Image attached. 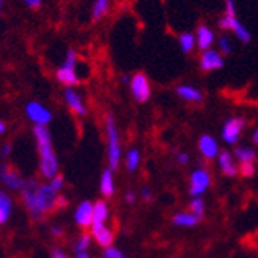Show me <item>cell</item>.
<instances>
[{"mask_svg": "<svg viewBox=\"0 0 258 258\" xmlns=\"http://www.w3.org/2000/svg\"><path fill=\"white\" fill-rule=\"evenodd\" d=\"M21 195L30 216L35 220H40L46 212L52 211L57 205V194L51 188V185H38L35 179H27L24 188L21 190Z\"/></svg>", "mask_w": 258, "mask_h": 258, "instance_id": "1", "label": "cell"}, {"mask_svg": "<svg viewBox=\"0 0 258 258\" xmlns=\"http://www.w3.org/2000/svg\"><path fill=\"white\" fill-rule=\"evenodd\" d=\"M37 140V148L40 154V171L41 176L51 179L59 174V162L55 157L54 148H52V140H51V132L46 125H35L33 128Z\"/></svg>", "mask_w": 258, "mask_h": 258, "instance_id": "2", "label": "cell"}, {"mask_svg": "<svg viewBox=\"0 0 258 258\" xmlns=\"http://www.w3.org/2000/svg\"><path fill=\"white\" fill-rule=\"evenodd\" d=\"M106 141H108V166L111 171H116L120 165V157H122V149H120V137L117 124L113 114L106 116Z\"/></svg>", "mask_w": 258, "mask_h": 258, "instance_id": "3", "label": "cell"}, {"mask_svg": "<svg viewBox=\"0 0 258 258\" xmlns=\"http://www.w3.org/2000/svg\"><path fill=\"white\" fill-rule=\"evenodd\" d=\"M76 63H78V55L73 49L67 51V55L62 62V65L55 72V78L57 81L67 87H73L80 83V76L76 73Z\"/></svg>", "mask_w": 258, "mask_h": 258, "instance_id": "4", "label": "cell"}, {"mask_svg": "<svg viewBox=\"0 0 258 258\" xmlns=\"http://www.w3.org/2000/svg\"><path fill=\"white\" fill-rule=\"evenodd\" d=\"M130 92L132 97L137 100L138 103H146L151 98V83L149 78L146 76L144 73H135L130 80Z\"/></svg>", "mask_w": 258, "mask_h": 258, "instance_id": "5", "label": "cell"}, {"mask_svg": "<svg viewBox=\"0 0 258 258\" xmlns=\"http://www.w3.org/2000/svg\"><path fill=\"white\" fill-rule=\"evenodd\" d=\"M219 27L223 29V30H231L234 33V37H236L244 44H247V43L252 41V33H250V30L245 27L236 16H227L225 15L223 18H220Z\"/></svg>", "mask_w": 258, "mask_h": 258, "instance_id": "6", "label": "cell"}, {"mask_svg": "<svg viewBox=\"0 0 258 258\" xmlns=\"http://www.w3.org/2000/svg\"><path fill=\"white\" fill-rule=\"evenodd\" d=\"M244 127H245L244 117H238V116L228 117L222 127V140L227 144H238L244 132Z\"/></svg>", "mask_w": 258, "mask_h": 258, "instance_id": "7", "label": "cell"}, {"mask_svg": "<svg viewBox=\"0 0 258 258\" xmlns=\"http://www.w3.org/2000/svg\"><path fill=\"white\" fill-rule=\"evenodd\" d=\"M211 187V174L206 168H198L190 174V195L198 198L206 194V190Z\"/></svg>", "mask_w": 258, "mask_h": 258, "instance_id": "8", "label": "cell"}, {"mask_svg": "<svg viewBox=\"0 0 258 258\" xmlns=\"http://www.w3.org/2000/svg\"><path fill=\"white\" fill-rule=\"evenodd\" d=\"M26 116L35 125H48L52 120V113L40 102H29L26 105Z\"/></svg>", "mask_w": 258, "mask_h": 258, "instance_id": "9", "label": "cell"}, {"mask_svg": "<svg viewBox=\"0 0 258 258\" xmlns=\"http://www.w3.org/2000/svg\"><path fill=\"white\" fill-rule=\"evenodd\" d=\"M225 65V60H223V55L216 51V49H208L203 51L200 55V69L203 72H216L223 69Z\"/></svg>", "mask_w": 258, "mask_h": 258, "instance_id": "10", "label": "cell"}, {"mask_svg": "<svg viewBox=\"0 0 258 258\" xmlns=\"http://www.w3.org/2000/svg\"><path fill=\"white\" fill-rule=\"evenodd\" d=\"M92 219H94V203L91 201H81L75 211V222L78 227L89 228L92 227Z\"/></svg>", "mask_w": 258, "mask_h": 258, "instance_id": "11", "label": "cell"}, {"mask_svg": "<svg viewBox=\"0 0 258 258\" xmlns=\"http://www.w3.org/2000/svg\"><path fill=\"white\" fill-rule=\"evenodd\" d=\"M63 100L67 106H69L76 116H86L87 114V109H86V105H84V100L83 97L78 94L75 89L72 87H67L63 91Z\"/></svg>", "mask_w": 258, "mask_h": 258, "instance_id": "12", "label": "cell"}, {"mask_svg": "<svg viewBox=\"0 0 258 258\" xmlns=\"http://www.w3.org/2000/svg\"><path fill=\"white\" fill-rule=\"evenodd\" d=\"M0 179H2V182L10 190H19V192L24 188V184H26V181L19 176V173H16L15 170H11V168L7 166V165L0 166Z\"/></svg>", "mask_w": 258, "mask_h": 258, "instance_id": "13", "label": "cell"}, {"mask_svg": "<svg viewBox=\"0 0 258 258\" xmlns=\"http://www.w3.org/2000/svg\"><path fill=\"white\" fill-rule=\"evenodd\" d=\"M198 149H200L201 155L208 160L216 159V157H219V154H220L219 143L214 137H211V135H201L198 140Z\"/></svg>", "mask_w": 258, "mask_h": 258, "instance_id": "14", "label": "cell"}, {"mask_svg": "<svg viewBox=\"0 0 258 258\" xmlns=\"http://www.w3.org/2000/svg\"><path fill=\"white\" fill-rule=\"evenodd\" d=\"M219 168L220 171L228 176V177H234L236 174H239V166L236 163V159H234V155L228 151H222L219 154Z\"/></svg>", "mask_w": 258, "mask_h": 258, "instance_id": "15", "label": "cell"}, {"mask_svg": "<svg viewBox=\"0 0 258 258\" xmlns=\"http://www.w3.org/2000/svg\"><path fill=\"white\" fill-rule=\"evenodd\" d=\"M195 38H197V46L201 51H208V49H212V44L216 41V33L209 26L201 24L197 29Z\"/></svg>", "mask_w": 258, "mask_h": 258, "instance_id": "16", "label": "cell"}, {"mask_svg": "<svg viewBox=\"0 0 258 258\" xmlns=\"http://www.w3.org/2000/svg\"><path fill=\"white\" fill-rule=\"evenodd\" d=\"M176 94L179 98L185 100L188 103H200L203 100V92L198 87H194L190 84H179L176 87Z\"/></svg>", "mask_w": 258, "mask_h": 258, "instance_id": "17", "label": "cell"}, {"mask_svg": "<svg viewBox=\"0 0 258 258\" xmlns=\"http://www.w3.org/2000/svg\"><path fill=\"white\" fill-rule=\"evenodd\" d=\"M92 238L97 241L98 245H102V247H111L113 245V241H114V234L111 231L106 225H102V227H92Z\"/></svg>", "mask_w": 258, "mask_h": 258, "instance_id": "18", "label": "cell"}, {"mask_svg": "<svg viewBox=\"0 0 258 258\" xmlns=\"http://www.w3.org/2000/svg\"><path fill=\"white\" fill-rule=\"evenodd\" d=\"M109 217V209L106 201L98 200L94 203V219H92V227H102L106 225V220ZM91 227V228H92Z\"/></svg>", "mask_w": 258, "mask_h": 258, "instance_id": "19", "label": "cell"}, {"mask_svg": "<svg viewBox=\"0 0 258 258\" xmlns=\"http://www.w3.org/2000/svg\"><path fill=\"white\" fill-rule=\"evenodd\" d=\"M100 192H102L103 197L109 198L113 197L114 192H116V185H114V176H113V171L109 170H105L102 173V177H100Z\"/></svg>", "mask_w": 258, "mask_h": 258, "instance_id": "20", "label": "cell"}, {"mask_svg": "<svg viewBox=\"0 0 258 258\" xmlns=\"http://www.w3.org/2000/svg\"><path fill=\"white\" fill-rule=\"evenodd\" d=\"M173 225L174 227H181V228H192L200 222L192 212H177L173 216Z\"/></svg>", "mask_w": 258, "mask_h": 258, "instance_id": "21", "label": "cell"}, {"mask_svg": "<svg viewBox=\"0 0 258 258\" xmlns=\"http://www.w3.org/2000/svg\"><path fill=\"white\" fill-rule=\"evenodd\" d=\"M109 0H94L92 5V11H91V19L94 22L102 21L109 11Z\"/></svg>", "mask_w": 258, "mask_h": 258, "instance_id": "22", "label": "cell"}, {"mask_svg": "<svg viewBox=\"0 0 258 258\" xmlns=\"http://www.w3.org/2000/svg\"><path fill=\"white\" fill-rule=\"evenodd\" d=\"M234 159H236L239 163H249V162H255L256 159V152L253 148H249V146H238L234 149Z\"/></svg>", "mask_w": 258, "mask_h": 258, "instance_id": "23", "label": "cell"}, {"mask_svg": "<svg viewBox=\"0 0 258 258\" xmlns=\"http://www.w3.org/2000/svg\"><path fill=\"white\" fill-rule=\"evenodd\" d=\"M11 208H13L11 198L4 192V190H0V225L7 223V220L10 219Z\"/></svg>", "mask_w": 258, "mask_h": 258, "instance_id": "24", "label": "cell"}, {"mask_svg": "<svg viewBox=\"0 0 258 258\" xmlns=\"http://www.w3.org/2000/svg\"><path fill=\"white\" fill-rule=\"evenodd\" d=\"M177 41H179V48H181V51L184 54L192 52L194 48H195V44H197L195 33H192V32H182L181 35H179Z\"/></svg>", "mask_w": 258, "mask_h": 258, "instance_id": "25", "label": "cell"}, {"mask_svg": "<svg viewBox=\"0 0 258 258\" xmlns=\"http://www.w3.org/2000/svg\"><path fill=\"white\" fill-rule=\"evenodd\" d=\"M140 162H141V154L138 149H130L125 155V166H127V170L130 173L133 171H137L138 170V166H140Z\"/></svg>", "mask_w": 258, "mask_h": 258, "instance_id": "26", "label": "cell"}, {"mask_svg": "<svg viewBox=\"0 0 258 258\" xmlns=\"http://www.w3.org/2000/svg\"><path fill=\"white\" fill-rule=\"evenodd\" d=\"M188 208H190V211H188V212H192V214H194V216H195L198 220L203 219V216H205V211H206V205H205L203 198H201V197H198V198H194L192 201H190Z\"/></svg>", "mask_w": 258, "mask_h": 258, "instance_id": "27", "label": "cell"}, {"mask_svg": "<svg viewBox=\"0 0 258 258\" xmlns=\"http://www.w3.org/2000/svg\"><path fill=\"white\" fill-rule=\"evenodd\" d=\"M217 44H219V52H220L222 55H223V54H225V55L231 54V51H233V43H231L230 37H227V35L219 37Z\"/></svg>", "mask_w": 258, "mask_h": 258, "instance_id": "28", "label": "cell"}, {"mask_svg": "<svg viewBox=\"0 0 258 258\" xmlns=\"http://www.w3.org/2000/svg\"><path fill=\"white\" fill-rule=\"evenodd\" d=\"M91 241H92L91 234H83L75 244V252H86L89 249V245H91Z\"/></svg>", "mask_w": 258, "mask_h": 258, "instance_id": "29", "label": "cell"}, {"mask_svg": "<svg viewBox=\"0 0 258 258\" xmlns=\"http://www.w3.org/2000/svg\"><path fill=\"white\" fill-rule=\"evenodd\" d=\"M239 173L244 177H252L255 174V162H249V163H241L239 165Z\"/></svg>", "mask_w": 258, "mask_h": 258, "instance_id": "30", "label": "cell"}, {"mask_svg": "<svg viewBox=\"0 0 258 258\" xmlns=\"http://www.w3.org/2000/svg\"><path fill=\"white\" fill-rule=\"evenodd\" d=\"M102 258H125V255H124V252L119 250L117 247H113V245H111V247H106L103 250Z\"/></svg>", "mask_w": 258, "mask_h": 258, "instance_id": "31", "label": "cell"}, {"mask_svg": "<svg viewBox=\"0 0 258 258\" xmlns=\"http://www.w3.org/2000/svg\"><path fill=\"white\" fill-rule=\"evenodd\" d=\"M63 184H65V181H63V176H60V174H57V176H54L51 181H49V185H51V188L54 190L55 194H59L60 190L63 188Z\"/></svg>", "mask_w": 258, "mask_h": 258, "instance_id": "32", "label": "cell"}, {"mask_svg": "<svg viewBox=\"0 0 258 258\" xmlns=\"http://www.w3.org/2000/svg\"><path fill=\"white\" fill-rule=\"evenodd\" d=\"M223 5H225L227 16H236V4H234V0H223Z\"/></svg>", "mask_w": 258, "mask_h": 258, "instance_id": "33", "label": "cell"}, {"mask_svg": "<svg viewBox=\"0 0 258 258\" xmlns=\"http://www.w3.org/2000/svg\"><path fill=\"white\" fill-rule=\"evenodd\" d=\"M22 4L30 10H40L43 5V0H22Z\"/></svg>", "mask_w": 258, "mask_h": 258, "instance_id": "34", "label": "cell"}, {"mask_svg": "<svg viewBox=\"0 0 258 258\" xmlns=\"http://www.w3.org/2000/svg\"><path fill=\"white\" fill-rule=\"evenodd\" d=\"M11 154V144L5 143L2 148H0V157H4V159H7V157H10Z\"/></svg>", "mask_w": 258, "mask_h": 258, "instance_id": "35", "label": "cell"}, {"mask_svg": "<svg viewBox=\"0 0 258 258\" xmlns=\"http://www.w3.org/2000/svg\"><path fill=\"white\" fill-rule=\"evenodd\" d=\"M176 160H177V163H179V165H187V163H188V160H190V159H188V154H185V152H179Z\"/></svg>", "mask_w": 258, "mask_h": 258, "instance_id": "36", "label": "cell"}, {"mask_svg": "<svg viewBox=\"0 0 258 258\" xmlns=\"http://www.w3.org/2000/svg\"><path fill=\"white\" fill-rule=\"evenodd\" d=\"M141 197H143L146 201H151V200H152L151 188H149V187H143V188H141Z\"/></svg>", "mask_w": 258, "mask_h": 258, "instance_id": "37", "label": "cell"}, {"mask_svg": "<svg viewBox=\"0 0 258 258\" xmlns=\"http://www.w3.org/2000/svg\"><path fill=\"white\" fill-rule=\"evenodd\" d=\"M135 200H137V195H135L133 192H127L125 194V201L128 205H133L135 203Z\"/></svg>", "mask_w": 258, "mask_h": 258, "instance_id": "38", "label": "cell"}, {"mask_svg": "<svg viewBox=\"0 0 258 258\" xmlns=\"http://www.w3.org/2000/svg\"><path fill=\"white\" fill-rule=\"evenodd\" d=\"M52 258H67V255H65V252L60 250V249H54V250H52Z\"/></svg>", "mask_w": 258, "mask_h": 258, "instance_id": "39", "label": "cell"}, {"mask_svg": "<svg viewBox=\"0 0 258 258\" xmlns=\"http://www.w3.org/2000/svg\"><path fill=\"white\" fill-rule=\"evenodd\" d=\"M51 233L54 234V236H60V234L63 233V230H62V227H52Z\"/></svg>", "mask_w": 258, "mask_h": 258, "instance_id": "40", "label": "cell"}, {"mask_svg": "<svg viewBox=\"0 0 258 258\" xmlns=\"http://www.w3.org/2000/svg\"><path fill=\"white\" fill-rule=\"evenodd\" d=\"M75 258H91V255H89V252H75Z\"/></svg>", "mask_w": 258, "mask_h": 258, "instance_id": "41", "label": "cell"}, {"mask_svg": "<svg viewBox=\"0 0 258 258\" xmlns=\"http://www.w3.org/2000/svg\"><path fill=\"white\" fill-rule=\"evenodd\" d=\"M252 143L253 144H258V128H255L253 133H252Z\"/></svg>", "mask_w": 258, "mask_h": 258, "instance_id": "42", "label": "cell"}, {"mask_svg": "<svg viewBox=\"0 0 258 258\" xmlns=\"http://www.w3.org/2000/svg\"><path fill=\"white\" fill-rule=\"evenodd\" d=\"M7 132V125H5V122L4 120H0V135L5 133Z\"/></svg>", "mask_w": 258, "mask_h": 258, "instance_id": "43", "label": "cell"}, {"mask_svg": "<svg viewBox=\"0 0 258 258\" xmlns=\"http://www.w3.org/2000/svg\"><path fill=\"white\" fill-rule=\"evenodd\" d=\"M130 80H132V78H130V76H127V75L122 76V83H124V84H130Z\"/></svg>", "mask_w": 258, "mask_h": 258, "instance_id": "44", "label": "cell"}, {"mask_svg": "<svg viewBox=\"0 0 258 258\" xmlns=\"http://www.w3.org/2000/svg\"><path fill=\"white\" fill-rule=\"evenodd\" d=\"M4 2L5 0H0V11H2V8H4Z\"/></svg>", "mask_w": 258, "mask_h": 258, "instance_id": "45", "label": "cell"}]
</instances>
